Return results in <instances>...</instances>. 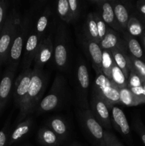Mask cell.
Wrapping results in <instances>:
<instances>
[{
    "label": "cell",
    "instance_id": "21",
    "mask_svg": "<svg viewBox=\"0 0 145 146\" xmlns=\"http://www.w3.org/2000/svg\"><path fill=\"white\" fill-rule=\"evenodd\" d=\"M33 121L31 117H28L24 121L18 123L10 135L9 145H12L24 138L31 131L32 128Z\"/></svg>",
    "mask_w": 145,
    "mask_h": 146
},
{
    "label": "cell",
    "instance_id": "8",
    "mask_svg": "<svg viewBox=\"0 0 145 146\" xmlns=\"http://www.w3.org/2000/svg\"><path fill=\"white\" fill-rule=\"evenodd\" d=\"M17 27L14 14L12 13L7 17L0 34V64L8 61L10 48L16 34Z\"/></svg>",
    "mask_w": 145,
    "mask_h": 146
},
{
    "label": "cell",
    "instance_id": "25",
    "mask_svg": "<svg viewBox=\"0 0 145 146\" xmlns=\"http://www.w3.org/2000/svg\"><path fill=\"white\" fill-rule=\"evenodd\" d=\"M38 140L44 146H59L61 140L49 128L43 126L38 131Z\"/></svg>",
    "mask_w": 145,
    "mask_h": 146
},
{
    "label": "cell",
    "instance_id": "31",
    "mask_svg": "<svg viewBox=\"0 0 145 146\" xmlns=\"http://www.w3.org/2000/svg\"><path fill=\"white\" fill-rule=\"evenodd\" d=\"M143 79L139 73L134 68L132 65L130 67L129 78L127 79V88H134V87L142 86L143 85Z\"/></svg>",
    "mask_w": 145,
    "mask_h": 146
},
{
    "label": "cell",
    "instance_id": "2",
    "mask_svg": "<svg viewBox=\"0 0 145 146\" xmlns=\"http://www.w3.org/2000/svg\"><path fill=\"white\" fill-rule=\"evenodd\" d=\"M65 94L66 81L63 76L58 74L54 78L50 91L37 106V113H45L57 109L63 102Z\"/></svg>",
    "mask_w": 145,
    "mask_h": 146
},
{
    "label": "cell",
    "instance_id": "28",
    "mask_svg": "<svg viewBox=\"0 0 145 146\" xmlns=\"http://www.w3.org/2000/svg\"><path fill=\"white\" fill-rule=\"evenodd\" d=\"M118 88H125L127 86V79L125 77V74L122 70L114 64L111 69L110 78H109Z\"/></svg>",
    "mask_w": 145,
    "mask_h": 146
},
{
    "label": "cell",
    "instance_id": "20",
    "mask_svg": "<svg viewBox=\"0 0 145 146\" xmlns=\"http://www.w3.org/2000/svg\"><path fill=\"white\" fill-rule=\"evenodd\" d=\"M46 126L56 134L61 142L67 138L69 133L68 123L61 116H53L49 118L46 122Z\"/></svg>",
    "mask_w": 145,
    "mask_h": 146
},
{
    "label": "cell",
    "instance_id": "5",
    "mask_svg": "<svg viewBox=\"0 0 145 146\" xmlns=\"http://www.w3.org/2000/svg\"><path fill=\"white\" fill-rule=\"evenodd\" d=\"M75 93L80 110L90 108L88 93L90 88V74L85 61L80 58L77 63L75 74Z\"/></svg>",
    "mask_w": 145,
    "mask_h": 146
},
{
    "label": "cell",
    "instance_id": "15",
    "mask_svg": "<svg viewBox=\"0 0 145 146\" xmlns=\"http://www.w3.org/2000/svg\"><path fill=\"white\" fill-rule=\"evenodd\" d=\"M99 7L100 9V14L101 17L105 21V24L109 27L115 31L117 32H122L121 28L119 27L116 18H115V13H114L113 7L111 1H107V0H97L95 1Z\"/></svg>",
    "mask_w": 145,
    "mask_h": 146
},
{
    "label": "cell",
    "instance_id": "30",
    "mask_svg": "<svg viewBox=\"0 0 145 146\" xmlns=\"http://www.w3.org/2000/svg\"><path fill=\"white\" fill-rule=\"evenodd\" d=\"M114 60L112 58V55L109 51H102V64H101V70L102 72L107 77L110 78L111 69L113 66Z\"/></svg>",
    "mask_w": 145,
    "mask_h": 146
},
{
    "label": "cell",
    "instance_id": "3",
    "mask_svg": "<svg viewBox=\"0 0 145 146\" xmlns=\"http://www.w3.org/2000/svg\"><path fill=\"white\" fill-rule=\"evenodd\" d=\"M31 24V23L29 18H25L17 27L16 34L11 44L8 58L9 64V66L8 68L14 71H16L21 61L26 41L29 33Z\"/></svg>",
    "mask_w": 145,
    "mask_h": 146
},
{
    "label": "cell",
    "instance_id": "37",
    "mask_svg": "<svg viewBox=\"0 0 145 146\" xmlns=\"http://www.w3.org/2000/svg\"><path fill=\"white\" fill-rule=\"evenodd\" d=\"M7 7H8L7 3L5 1L0 0V34L7 19L6 14H7Z\"/></svg>",
    "mask_w": 145,
    "mask_h": 146
},
{
    "label": "cell",
    "instance_id": "34",
    "mask_svg": "<svg viewBox=\"0 0 145 146\" xmlns=\"http://www.w3.org/2000/svg\"><path fill=\"white\" fill-rule=\"evenodd\" d=\"M69 5L70 13H71L72 21H75L78 19L80 11V2L78 0H68Z\"/></svg>",
    "mask_w": 145,
    "mask_h": 146
},
{
    "label": "cell",
    "instance_id": "23",
    "mask_svg": "<svg viewBox=\"0 0 145 146\" xmlns=\"http://www.w3.org/2000/svg\"><path fill=\"white\" fill-rule=\"evenodd\" d=\"M109 51L112 54L115 64L122 70L127 79H128L130 67L132 66L130 60L129 58V54L119 49H114Z\"/></svg>",
    "mask_w": 145,
    "mask_h": 146
},
{
    "label": "cell",
    "instance_id": "16",
    "mask_svg": "<svg viewBox=\"0 0 145 146\" xmlns=\"http://www.w3.org/2000/svg\"><path fill=\"white\" fill-rule=\"evenodd\" d=\"M111 123L117 131L125 136L130 135V126L125 113L119 107L112 106L110 108Z\"/></svg>",
    "mask_w": 145,
    "mask_h": 146
},
{
    "label": "cell",
    "instance_id": "32",
    "mask_svg": "<svg viewBox=\"0 0 145 146\" xmlns=\"http://www.w3.org/2000/svg\"><path fill=\"white\" fill-rule=\"evenodd\" d=\"M94 17L95 19V21L97 23V27H98V37H99V41H100L105 36V34L107 32V30L108 29V26L103 21V19L101 17L100 14L98 12H93Z\"/></svg>",
    "mask_w": 145,
    "mask_h": 146
},
{
    "label": "cell",
    "instance_id": "13",
    "mask_svg": "<svg viewBox=\"0 0 145 146\" xmlns=\"http://www.w3.org/2000/svg\"><path fill=\"white\" fill-rule=\"evenodd\" d=\"M102 51H112L119 49L127 52L126 44L123 38H121L119 32L108 27L105 36L99 43Z\"/></svg>",
    "mask_w": 145,
    "mask_h": 146
},
{
    "label": "cell",
    "instance_id": "14",
    "mask_svg": "<svg viewBox=\"0 0 145 146\" xmlns=\"http://www.w3.org/2000/svg\"><path fill=\"white\" fill-rule=\"evenodd\" d=\"M53 19V11L49 7H47L43 10L42 12L38 15L35 22L33 23L31 27L38 34L41 40L49 35L48 34Z\"/></svg>",
    "mask_w": 145,
    "mask_h": 146
},
{
    "label": "cell",
    "instance_id": "17",
    "mask_svg": "<svg viewBox=\"0 0 145 146\" xmlns=\"http://www.w3.org/2000/svg\"><path fill=\"white\" fill-rule=\"evenodd\" d=\"M113 7L115 18L122 31H126L127 25L132 13H131V6L126 1L113 0L111 1Z\"/></svg>",
    "mask_w": 145,
    "mask_h": 146
},
{
    "label": "cell",
    "instance_id": "26",
    "mask_svg": "<svg viewBox=\"0 0 145 146\" xmlns=\"http://www.w3.org/2000/svg\"><path fill=\"white\" fill-rule=\"evenodd\" d=\"M84 32H85L86 39L99 44L100 41L99 37H98V27H97V23L94 17L93 12L88 13L87 16Z\"/></svg>",
    "mask_w": 145,
    "mask_h": 146
},
{
    "label": "cell",
    "instance_id": "33",
    "mask_svg": "<svg viewBox=\"0 0 145 146\" xmlns=\"http://www.w3.org/2000/svg\"><path fill=\"white\" fill-rule=\"evenodd\" d=\"M129 58L132 64V66L135 70L139 73L140 76L143 79L144 82H145V63L141 60L136 59L134 57L131 56L129 54Z\"/></svg>",
    "mask_w": 145,
    "mask_h": 146
},
{
    "label": "cell",
    "instance_id": "9",
    "mask_svg": "<svg viewBox=\"0 0 145 146\" xmlns=\"http://www.w3.org/2000/svg\"><path fill=\"white\" fill-rule=\"evenodd\" d=\"M90 109L102 128L110 131L112 128L110 108L102 98L92 91L90 101Z\"/></svg>",
    "mask_w": 145,
    "mask_h": 146
},
{
    "label": "cell",
    "instance_id": "36",
    "mask_svg": "<svg viewBox=\"0 0 145 146\" xmlns=\"http://www.w3.org/2000/svg\"><path fill=\"white\" fill-rule=\"evenodd\" d=\"M105 142L106 146H123L116 136L109 131H105Z\"/></svg>",
    "mask_w": 145,
    "mask_h": 146
},
{
    "label": "cell",
    "instance_id": "40",
    "mask_svg": "<svg viewBox=\"0 0 145 146\" xmlns=\"http://www.w3.org/2000/svg\"><path fill=\"white\" fill-rule=\"evenodd\" d=\"M143 87H144V90H145V82H143Z\"/></svg>",
    "mask_w": 145,
    "mask_h": 146
},
{
    "label": "cell",
    "instance_id": "11",
    "mask_svg": "<svg viewBox=\"0 0 145 146\" xmlns=\"http://www.w3.org/2000/svg\"><path fill=\"white\" fill-rule=\"evenodd\" d=\"M41 41V38L35 32L33 28L30 27L29 33L26 41L24 48V54L22 59V70L31 68V65L34 63L36 54L38 50V46Z\"/></svg>",
    "mask_w": 145,
    "mask_h": 146
},
{
    "label": "cell",
    "instance_id": "1",
    "mask_svg": "<svg viewBox=\"0 0 145 146\" xmlns=\"http://www.w3.org/2000/svg\"><path fill=\"white\" fill-rule=\"evenodd\" d=\"M48 82V76L43 69L33 68L31 84L28 93L21 104L16 122L26 119L30 113L36 108L44 94Z\"/></svg>",
    "mask_w": 145,
    "mask_h": 146
},
{
    "label": "cell",
    "instance_id": "4",
    "mask_svg": "<svg viewBox=\"0 0 145 146\" xmlns=\"http://www.w3.org/2000/svg\"><path fill=\"white\" fill-rule=\"evenodd\" d=\"M92 92L95 93L104 100L109 106L121 104L119 88L101 71L96 74L92 86Z\"/></svg>",
    "mask_w": 145,
    "mask_h": 146
},
{
    "label": "cell",
    "instance_id": "18",
    "mask_svg": "<svg viewBox=\"0 0 145 146\" xmlns=\"http://www.w3.org/2000/svg\"><path fill=\"white\" fill-rule=\"evenodd\" d=\"M15 71L9 68L4 72L0 81V112L4 109L13 89Z\"/></svg>",
    "mask_w": 145,
    "mask_h": 146
},
{
    "label": "cell",
    "instance_id": "29",
    "mask_svg": "<svg viewBox=\"0 0 145 146\" xmlns=\"http://www.w3.org/2000/svg\"><path fill=\"white\" fill-rule=\"evenodd\" d=\"M55 9L58 15L63 21L66 23L72 22L70 13L68 0H59L55 2Z\"/></svg>",
    "mask_w": 145,
    "mask_h": 146
},
{
    "label": "cell",
    "instance_id": "7",
    "mask_svg": "<svg viewBox=\"0 0 145 146\" xmlns=\"http://www.w3.org/2000/svg\"><path fill=\"white\" fill-rule=\"evenodd\" d=\"M79 117L80 122L92 141L96 146H106L105 142L103 128L95 119L90 109L80 110Z\"/></svg>",
    "mask_w": 145,
    "mask_h": 146
},
{
    "label": "cell",
    "instance_id": "39",
    "mask_svg": "<svg viewBox=\"0 0 145 146\" xmlns=\"http://www.w3.org/2000/svg\"><path fill=\"white\" fill-rule=\"evenodd\" d=\"M7 142V130L4 128L0 131V146H5Z\"/></svg>",
    "mask_w": 145,
    "mask_h": 146
},
{
    "label": "cell",
    "instance_id": "24",
    "mask_svg": "<svg viewBox=\"0 0 145 146\" xmlns=\"http://www.w3.org/2000/svg\"><path fill=\"white\" fill-rule=\"evenodd\" d=\"M145 20L135 13H132L127 25L126 31L134 37L141 36L145 31Z\"/></svg>",
    "mask_w": 145,
    "mask_h": 146
},
{
    "label": "cell",
    "instance_id": "38",
    "mask_svg": "<svg viewBox=\"0 0 145 146\" xmlns=\"http://www.w3.org/2000/svg\"><path fill=\"white\" fill-rule=\"evenodd\" d=\"M138 14L145 20V0H139L136 3Z\"/></svg>",
    "mask_w": 145,
    "mask_h": 146
},
{
    "label": "cell",
    "instance_id": "6",
    "mask_svg": "<svg viewBox=\"0 0 145 146\" xmlns=\"http://www.w3.org/2000/svg\"><path fill=\"white\" fill-rule=\"evenodd\" d=\"M64 27L59 24L53 42V61L55 66L61 71L66 69L69 64V50Z\"/></svg>",
    "mask_w": 145,
    "mask_h": 146
},
{
    "label": "cell",
    "instance_id": "35",
    "mask_svg": "<svg viewBox=\"0 0 145 146\" xmlns=\"http://www.w3.org/2000/svg\"><path fill=\"white\" fill-rule=\"evenodd\" d=\"M133 129L137 133L143 143L145 145V126L142 123L139 116L136 117L133 121Z\"/></svg>",
    "mask_w": 145,
    "mask_h": 146
},
{
    "label": "cell",
    "instance_id": "12",
    "mask_svg": "<svg viewBox=\"0 0 145 146\" xmlns=\"http://www.w3.org/2000/svg\"><path fill=\"white\" fill-rule=\"evenodd\" d=\"M53 56V41L51 34H49L40 42L33 63L34 64L33 68L43 69L44 66L51 59Z\"/></svg>",
    "mask_w": 145,
    "mask_h": 146
},
{
    "label": "cell",
    "instance_id": "19",
    "mask_svg": "<svg viewBox=\"0 0 145 146\" xmlns=\"http://www.w3.org/2000/svg\"><path fill=\"white\" fill-rule=\"evenodd\" d=\"M82 46L90 58L92 68L95 71V73L98 74L101 72L102 50L99 44L86 39L82 42Z\"/></svg>",
    "mask_w": 145,
    "mask_h": 146
},
{
    "label": "cell",
    "instance_id": "27",
    "mask_svg": "<svg viewBox=\"0 0 145 146\" xmlns=\"http://www.w3.org/2000/svg\"><path fill=\"white\" fill-rule=\"evenodd\" d=\"M119 92L121 104H123L126 106H136L140 104H145V101L134 95L127 87L119 88Z\"/></svg>",
    "mask_w": 145,
    "mask_h": 146
},
{
    "label": "cell",
    "instance_id": "22",
    "mask_svg": "<svg viewBox=\"0 0 145 146\" xmlns=\"http://www.w3.org/2000/svg\"><path fill=\"white\" fill-rule=\"evenodd\" d=\"M122 34H123V39L126 44L127 48L128 54L131 56L134 57L136 59L144 61L143 60L144 59V58L143 49H142V46L140 45L138 40L135 37L128 34L127 31H124Z\"/></svg>",
    "mask_w": 145,
    "mask_h": 146
},
{
    "label": "cell",
    "instance_id": "10",
    "mask_svg": "<svg viewBox=\"0 0 145 146\" xmlns=\"http://www.w3.org/2000/svg\"><path fill=\"white\" fill-rule=\"evenodd\" d=\"M32 71V68L22 70L14 82V91H13L14 102L18 109L21 107V104L28 93V88L31 84Z\"/></svg>",
    "mask_w": 145,
    "mask_h": 146
}]
</instances>
